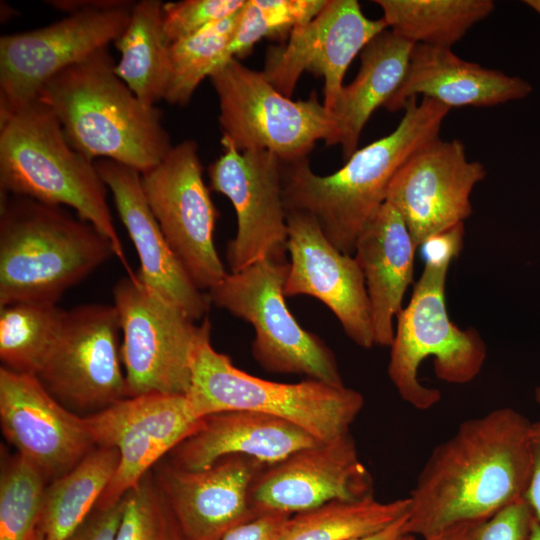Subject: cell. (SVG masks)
Instances as JSON below:
<instances>
[{
  "label": "cell",
  "mask_w": 540,
  "mask_h": 540,
  "mask_svg": "<svg viewBox=\"0 0 540 540\" xmlns=\"http://www.w3.org/2000/svg\"><path fill=\"white\" fill-rule=\"evenodd\" d=\"M531 424L510 407L462 422L421 469L409 496L406 534L425 538L524 500L532 471Z\"/></svg>",
  "instance_id": "obj_1"
},
{
  "label": "cell",
  "mask_w": 540,
  "mask_h": 540,
  "mask_svg": "<svg viewBox=\"0 0 540 540\" xmlns=\"http://www.w3.org/2000/svg\"><path fill=\"white\" fill-rule=\"evenodd\" d=\"M403 110L391 133L358 148L332 174L317 175L307 158L283 163L286 212L310 215L338 250L351 255L360 232L386 202L395 173L439 137L450 108L429 98L419 103L414 98Z\"/></svg>",
  "instance_id": "obj_2"
},
{
  "label": "cell",
  "mask_w": 540,
  "mask_h": 540,
  "mask_svg": "<svg viewBox=\"0 0 540 540\" xmlns=\"http://www.w3.org/2000/svg\"><path fill=\"white\" fill-rule=\"evenodd\" d=\"M115 64L108 48L102 49L55 75L38 99L78 152L143 173L173 146L161 110L140 101L117 76Z\"/></svg>",
  "instance_id": "obj_3"
},
{
  "label": "cell",
  "mask_w": 540,
  "mask_h": 540,
  "mask_svg": "<svg viewBox=\"0 0 540 540\" xmlns=\"http://www.w3.org/2000/svg\"><path fill=\"white\" fill-rule=\"evenodd\" d=\"M463 237L464 224H459L421 245L423 272L407 307L396 317L388 376L402 400L418 410H428L441 400L438 389L426 387L418 379V369L426 358H433L437 378L459 385L471 382L486 360L487 347L479 332L457 327L446 307L447 273L462 249Z\"/></svg>",
  "instance_id": "obj_4"
},
{
  "label": "cell",
  "mask_w": 540,
  "mask_h": 540,
  "mask_svg": "<svg viewBox=\"0 0 540 540\" xmlns=\"http://www.w3.org/2000/svg\"><path fill=\"white\" fill-rule=\"evenodd\" d=\"M113 255L106 236L61 206L1 194L0 307L56 304Z\"/></svg>",
  "instance_id": "obj_5"
},
{
  "label": "cell",
  "mask_w": 540,
  "mask_h": 540,
  "mask_svg": "<svg viewBox=\"0 0 540 540\" xmlns=\"http://www.w3.org/2000/svg\"><path fill=\"white\" fill-rule=\"evenodd\" d=\"M0 190L71 207L111 241L128 275L133 273L95 162L71 146L55 114L38 98L0 115Z\"/></svg>",
  "instance_id": "obj_6"
},
{
  "label": "cell",
  "mask_w": 540,
  "mask_h": 540,
  "mask_svg": "<svg viewBox=\"0 0 540 540\" xmlns=\"http://www.w3.org/2000/svg\"><path fill=\"white\" fill-rule=\"evenodd\" d=\"M193 360L187 398L194 414L247 410L281 418L297 425L320 442L349 433L364 406L356 390L308 379L279 383L248 374L211 344L206 316Z\"/></svg>",
  "instance_id": "obj_7"
},
{
  "label": "cell",
  "mask_w": 540,
  "mask_h": 540,
  "mask_svg": "<svg viewBox=\"0 0 540 540\" xmlns=\"http://www.w3.org/2000/svg\"><path fill=\"white\" fill-rule=\"evenodd\" d=\"M286 257H267L228 274L207 291L211 305L251 324L252 356L265 371L342 386L333 351L291 314L284 294Z\"/></svg>",
  "instance_id": "obj_8"
},
{
  "label": "cell",
  "mask_w": 540,
  "mask_h": 540,
  "mask_svg": "<svg viewBox=\"0 0 540 540\" xmlns=\"http://www.w3.org/2000/svg\"><path fill=\"white\" fill-rule=\"evenodd\" d=\"M223 137L243 152L265 150L283 163L307 158L319 140L338 144L336 122L315 95L292 100L264 73L231 59L209 75Z\"/></svg>",
  "instance_id": "obj_9"
},
{
  "label": "cell",
  "mask_w": 540,
  "mask_h": 540,
  "mask_svg": "<svg viewBox=\"0 0 540 540\" xmlns=\"http://www.w3.org/2000/svg\"><path fill=\"white\" fill-rule=\"evenodd\" d=\"M113 298L123 334L127 397L187 395L202 325L143 285L135 273L115 284Z\"/></svg>",
  "instance_id": "obj_10"
},
{
  "label": "cell",
  "mask_w": 540,
  "mask_h": 540,
  "mask_svg": "<svg viewBox=\"0 0 540 540\" xmlns=\"http://www.w3.org/2000/svg\"><path fill=\"white\" fill-rule=\"evenodd\" d=\"M135 2L69 14L51 25L0 38V115L38 98L55 75L108 48L126 28Z\"/></svg>",
  "instance_id": "obj_11"
},
{
  "label": "cell",
  "mask_w": 540,
  "mask_h": 540,
  "mask_svg": "<svg viewBox=\"0 0 540 540\" xmlns=\"http://www.w3.org/2000/svg\"><path fill=\"white\" fill-rule=\"evenodd\" d=\"M141 182L170 247L194 284L208 291L228 272L215 247L218 211L203 179L196 141L173 146L157 165L141 173Z\"/></svg>",
  "instance_id": "obj_12"
},
{
  "label": "cell",
  "mask_w": 540,
  "mask_h": 540,
  "mask_svg": "<svg viewBox=\"0 0 540 540\" xmlns=\"http://www.w3.org/2000/svg\"><path fill=\"white\" fill-rule=\"evenodd\" d=\"M120 332L114 305L85 304L65 310L37 378L71 411L93 414L126 398Z\"/></svg>",
  "instance_id": "obj_13"
},
{
  "label": "cell",
  "mask_w": 540,
  "mask_h": 540,
  "mask_svg": "<svg viewBox=\"0 0 540 540\" xmlns=\"http://www.w3.org/2000/svg\"><path fill=\"white\" fill-rule=\"evenodd\" d=\"M223 153L208 167L210 188L232 203L236 234L226 247L229 272L267 257H286L283 162L265 150L239 151L222 136Z\"/></svg>",
  "instance_id": "obj_14"
},
{
  "label": "cell",
  "mask_w": 540,
  "mask_h": 540,
  "mask_svg": "<svg viewBox=\"0 0 540 540\" xmlns=\"http://www.w3.org/2000/svg\"><path fill=\"white\" fill-rule=\"evenodd\" d=\"M95 446L119 453L116 472L96 508L117 504L197 427L198 418L186 395L161 393L126 397L84 416Z\"/></svg>",
  "instance_id": "obj_15"
},
{
  "label": "cell",
  "mask_w": 540,
  "mask_h": 540,
  "mask_svg": "<svg viewBox=\"0 0 540 540\" xmlns=\"http://www.w3.org/2000/svg\"><path fill=\"white\" fill-rule=\"evenodd\" d=\"M486 176L458 139L430 141L395 173L387 194L402 214L417 247L464 223L472 214L473 188Z\"/></svg>",
  "instance_id": "obj_16"
},
{
  "label": "cell",
  "mask_w": 540,
  "mask_h": 540,
  "mask_svg": "<svg viewBox=\"0 0 540 540\" xmlns=\"http://www.w3.org/2000/svg\"><path fill=\"white\" fill-rule=\"evenodd\" d=\"M387 28L383 18L366 17L356 0H327L314 19L290 33L286 44L268 48L262 72L289 98L304 72L321 76L323 104L331 112L349 65Z\"/></svg>",
  "instance_id": "obj_17"
},
{
  "label": "cell",
  "mask_w": 540,
  "mask_h": 540,
  "mask_svg": "<svg viewBox=\"0 0 540 540\" xmlns=\"http://www.w3.org/2000/svg\"><path fill=\"white\" fill-rule=\"evenodd\" d=\"M286 251L289 268L286 297L307 295L326 305L346 336L356 345H375L365 279L355 257L338 250L316 220L302 212H287Z\"/></svg>",
  "instance_id": "obj_18"
},
{
  "label": "cell",
  "mask_w": 540,
  "mask_h": 540,
  "mask_svg": "<svg viewBox=\"0 0 540 540\" xmlns=\"http://www.w3.org/2000/svg\"><path fill=\"white\" fill-rule=\"evenodd\" d=\"M0 422L17 453L57 479L96 446L84 417L62 405L37 376L0 368Z\"/></svg>",
  "instance_id": "obj_19"
},
{
  "label": "cell",
  "mask_w": 540,
  "mask_h": 540,
  "mask_svg": "<svg viewBox=\"0 0 540 540\" xmlns=\"http://www.w3.org/2000/svg\"><path fill=\"white\" fill-rule=\"evenodd\" d=\"M373 495L372 477L350 433L298 450L266 467L251 488L259 513L297 514L333 500Z\"/></svg>",
  "instance_id": "obj_20"
},
{
  "label": "cell",
  "mask_w": 540,
  "mask_h": 540,
  "mask_svg": "<svg viewBox=\"0 0 540 540\" xmlns=\"http://www.w3.org/2000/svg\"><path fill=\"white\" fill-rule=\"evenodd\" d=\"M266 467L255 458L233 455L197 471L160 464L156 482L187 540H220L260 515L251 488Z\"/></svg>",
  "instance_id": "obj_21"
},
{
  "label": "cell",
  "mask_w": 540,
  "mask_h": 540,
  "mask_svg": "<svg viewBox=\"0 0 540 540\" xmlns=\"http://www.w3.org/2000/svg\"><path fill=\"white\" fill-rule=\"evenodd\" d=\"M95 164L136 249L137 279L192 320L204 319L211 307L208 294L194 284L167 242L145 198L141 173L109 159Z\"/></svg>",
  "instance_id": "obj_22"
},
{
  "label": "cell",
  "mask_w": 540,
  "mask_h": 540,
  "mask_svg": "<svg viewBox=\"0 0 540 540\" xmlns=\"http://www.w3.org/2000/svg\"><path fill=\"white\" fill-rule=\"evenodd\" d=\"M318 443L281 418L247 410L222 411L200 417L195 430L171 451L170 463L197 471L225 457L242 455L270 466Z\"/></svg>",
  "instance_id": "obj_23"
},
{
  "label": "cell",
  "mask_w": 540,
  "mask_h": 540,
  "mask_svg": "<svg viewBox=\"0 0 540 540\" xmlns=\"http://www.w3.org/2000/svg\"><path fill=\"white\" fill-rule=\"evenodd\" d=\"M532 89L521 77L466 61L451 48L415 44L405 78L384 107L389 111L404 109L418 95L450 109L492 107L524 99Z\"/></svg>",
  "instance_id": "obj_24"
},
{
  "label": "cell",
  "mask_w": 540,
  "mask_h": 540,
  "mask_svg": "<svg viewBox=\"0 0 540 540\" xmlns=\"http://www.w3.org/2000/svg\"><path fill=\"white\" fill-rule=\"evenodd\" d=\"M415 245L400 211L386 201L360 232L355 259L370 301L375 345L391 346L394 318L413 280Z\"/></svg>",
  "instance_id": "obj_25"
},
{
  "label": "cell",
  "mask_w": 540,
  "mask_h": 540,
  "mask_svg": "<svg viewBox=\"0 0 540 540\" xmlns=\"http://www.w3.org/2000/svg\"><path fill=\"white\" fill-rule=\"evenodd\" d=\"M413 46L386 29L361 51L359 72L343 86L331 111L344 161L358 149L362 130L373 112L385 106L402 84Z\"/></svg>",
  "instance_id": "obj_26"
},
{
  "label": "cell",
  "mask_w": 540,
  "mask_h": 540,
  "mask_svg": "<svg viewBox=\"0 0 540 540\" xmlns=\"http://www.w3.org/2000/svg\"><path fill=\"white\" fill-rule=\"evenodd\" d=\"M163 2H135L129 22L114 41L120 53L115 73L143 103L156 106L165 99L170 77L168 41L162 18Z\"/></svg>",
  "instance_id": "obj_27"
},
{
  "label": "cell",
  "mask_w": 540,
  "mask_h": 540,
  "mask_svg": "<svg viewBox=\"0 0 540 540\" xmlns=\"http://www.w3.org/2000/svg\"><path fill=\"white\" fill-rule=\"evenodd\" d=\"M119 453L96 446L70 471L46 487L37 533L42 540H65L93 512L112 480Z\"/></svg>",
  "instance_id": "obj_28"
},
{
  "label": "cell",
  "mask_w": 540,
  "mask_h": 540,
  "mask_svg": "<svg viewBox=\"0 0 540 540\" xmlns=\"http://www.w3.org/2000/svg\"><path fill=\"white\" fill-rule=\"evenodd\" d=\"M391 31L412 44L451 48L494 10L491 0H375Z\"/></svg>",
  "instance_id": "obj_29"
},
{
  "label": "cell",
  "mask_w": 540,
  "mask_h": 540,
  "mask_svg": "<svg viewBox=\"0 0 540 540\" xmlns=\"http://www.w3.org/2000/svg\"><path fill=\"white\" fill-rule=\"evenodd\" d=\"M410 499L389 502L374 495L333 500L288 517L277 540H354L377 533L408 515Z\"/></svg>",
  "instance_id": "obj_30"
},
{
  "label": "cell",
  "mask_w": 540,
  "mask_h": 540,
  "mask_svg": "<svg viewBox=\"0 0 540 540\" xmlns=\"http://www.w3.org/2000/svg\"><path fill=\"white\" fill-rule=\"evenodd\" d=\"M65 310L56 304L17 302L0 307L3 367L37 375L60 331Z\"/></svg>",
  "instance_id": "obj_31"
},
{
  "label": "cell",
  "mask_w": 540,
  "mask_h": 540,
  "mask_svg": "<svg viewBox=\"0 0 540 540\" xmlns=\"http://www.w3.org/2000/svg\"><path fill=\"white\" fill-rule=\"evenodd\" d=\"M238 13L170 44L165 101L181 106L190 101L202 80L217 67L233 35Z\"/></svg>",
  "instance_id": "obj_32"
},
{
  "label": "cell",
  "mask_w": 540,
  "mask_h": 540,
  "mask_svg": "<svg viewBox=\"0 0 540 540\" xmlns=\"http://www.w3.org/2000/svg\"><path fill=\"white\" fill-rule=\"evenodd\" d=\"M327 0H246L217 67L246 56L263 38H285L314 19ZM213 70V71H214Z\"/></svg>",
  "instance_id": "obj_33"
},
{
  "label": "cell",
  "mask_w": 540,
  "mask_h": 540,
  "mask_svg": "<svg viewBox=\"0 0 540 540\" xmlns=\"http://www.w3.org/2000/svg\"><path fill=\"white\" fill-rule=\"evenodd\" d=\"M46 478L16 453L2 462L0 477V540H31L40 519Z\"/></svg>",
  "instance_id": "obj_34"
},
{
  "label": "cell",
  "mask_w": 540,
  "mask_h": 540,
  "mask_svg": "<svg viewBox=\"0 0 540 540\" xmlns=\"http://www.w3.org/2000/svg\"><path fill=\"white\" fill-rule=\"evenodd\" d=\"M114 540H187L151 472L123 497Z\"/></svg>",
  "instance_id": "obj_35"
},
{
  "label": "cell",
  "mask_w": 540,
  "mask_h": 540,
  "mask_svg": "<svg viewBox=\"0 0 540 540\" xmlns=\"http://www.w3.org/2000/svg\"><path fill=\"white\" fill-rule=\"evenodd\" d=\"M534 520L524 500L496 514L451 524L422 540H527Z\"/></svg>",
  "instance_id": "obj_36"
},
{
  "label": "cell",
  "mask_w": 540,
  "mask_h": 540,
  "mask_svg": "<svg viewBox=\"0 0 540 540\" xmlns=\"http://www.w3.org/2000/svg\"><path fill=\"white\" fill-rule=\"evenodd\" d=\"M245 3L246 0H183L163 3L165 35L171 44L209 24L234 16Z\"/></svg>",
  "instance_id": "obj_37"
},
{
  "label": "cell",
  "mask_w": 540,
  "mask_h": 540,
  "mask_svg": "<svg viewBox=\"0 0 540 540\" xmlns=\"http://www.w3.org/2000/svg\"><path fill=\"white\" fill-rule=\"evenodd\" d=\"M122 513L123 499L108 508H95L87 519L65 540H114Z\"/></svg>",
  "instance_id": "obj_38"
},
{
  "label": "cell",
  "mask_w": 540,
  "mask_h": 540,
  "mask_svg": "<svg viewBox=\"0 0 540 540\" xmlns=\"http://www.w3.org/2000/svg\"><path fill=\"white\" fill-rule=\"evenodd\" d=\"M290 515L262 513L254 519L237 526L220 540H277L279 531Z\"/></svg>",
  "instance_id": "obj_39"
},
{
  "label": "cell",
  "mask_w": 540,
  "mask_h": 540,
  "mask_svg": "<svg viewBox=\"0 0 540 540\" xmlns=\"http://www.w3.org/2000/svg\"><path fill=\"white\" fill-rule=\"evenodd\" d=\"M532 471L524 501L534 519L540 523V419L532 422L530 431Z\"/></svg>",
  "instance_id": "obj_40"
},
{
  "label": "cell",
  "mask_w": 540,
  "mask_h": 540,
  "mask_svg": "<svg viewBox=\"0 0 540 540\" xmlns=\"http://www.w3.org/2000/svg\"><path fill=\"white\" fill-rule=\"evenodd\" d=\"M407 517L408 515L377 533L354 540H399L406 534Z\"/></svg>",
  "instance_id": "obj_41"
},
{
  "label": "cell",
  "mask_w": 540,
  "mask_h": 540,
  "mask_svg": "<svg viewBox=\"0 0 540 540\" xmlns=\"http://www.w3.org/2000/svg\"><path fill=\"white\" fill-rule=\"evenodd\" d=\"M527 540H540V523H538L535 519L532 522Z\"/></svg>",
  "instance_id": "obj_42"
},
{
  "label": "cell",
  "mask_w": 540,
  "mask_h": 540,
  "mask_svg": "<svg viewBox=\"0 0 540 540\" xmlns=\"http://www.w3.org/2000/svg\"><path fill=\"white\" fill-rule=\"evenodd\" d=\"M524 3L540 15V0H525Z\"/></svg>",
  "instance_id": "obj_43"
},
{
  "label": "cell",
  "mask_w": 540,
  "mask_h": 540,
  "mask_svg": "<svg viewBox=\"0 0 540 540\" xmlns=\"http://www.w3.org/2000/svg\"><path fill=\"white\" fill-rule=\"evenodd\" d=\"M535 401L540 406V387L535 389Z\"/></svg>",
  "instance_id": "obj_44"
},
{
  "label": "cell",
  "mask_w": 540,
  "mask_h": 540,
  "mask_svg": "<svg viewBox=\"0 0 540 540\" xmlns=\"http://www.w3.org/2000/svg\"><path fill=\"white\" fill-rule=\"evenodd\" d=\"M399 540H417L415 536L410 534H404Z\"/></svg>",
  "instance_id": "obj_45"
},
{
  "label": "cell",
  "mask_w": 540,
  "mask_h": 540,
  "mask_svg": "<svg viewBox=\"0 0 540 540\" xmlns=\"http://www.w3.org/2000/svg\"><path fill=\"white\" fill-rule=\"evenodd\" d=\"M31 540H42V538L40 537V535L36 531L35 535L33 536V538Z\"/></svg>",
  "instance_id": "obj_46"
}]
</instances>
